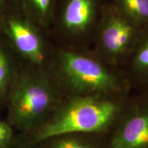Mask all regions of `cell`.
<instances>
[{
    "mask_svg": "<svg viewBox=\"0 0 148 148\" xmlns=\"http://www.w3.org/2000/svg\"><path fill=\"white\" fill-rule=\"evenodd\" d=\"M104 134L63 133L46 138L25 148H106Z\"/></svg>",
    "mask_w": 148,
    "mask_h": 148,
    "instance_id": "obj_9",
    "label": "cell"
},
{
    "mask_svg": "<svg viewBox=\"0 0 148 148\" xmlns=\"http://www.w3.org/2000/svg\"><path fill=\"white\" fill-rule=\"evenodd\" d=\"M130 95L121 97H62L38 128L23 136H16V144L25 148L46 138L63 133L107 134L117 122Z\"/></svg>",
    "mask_w": 148,
    "mask_h": 148,
    "instance_id": "obj_2",
    "label": "cell"
},
{
    "mask_svg": "<svg viewBox=\"0 0 148 148\" xmlns=\"http://www.w3.org/2000/svg\"><path fill=\"white\" fill-rule=\"evenodd\" d=\"M16 132L7 121H0V148H9L15 145Z\"/></svg>",
    "mask_w": 148,
    "mask_h": 148,
    "instance_id": "obj_13",
    "label": "cell"
},
{
    "mask_svg": "<svg viewBox=\"0 0 148 148\" xmlns=\"http://www.w3.org/2000/svg\"><path fill=\"white\" fill-rule=\"evenodd\" d=\"M63 97L47 72L26 67L6 97L8 119L16 136L38 128Z\"/></svg>",
    "mask_w": 148,
    "mask_h": 148,
    "instance_id": "obj_3",
    "label": "cell"
},
{
    "mask_svg": "<svg viewBox=\"0 0 148 148\" xmlns=\"http://www.w3.org/2000/svg\"><path fill=\"white\" fill-rule=\"evenodd\" d=\"M10 77V66L4 53L0 51V104L5 101L8 92V81Z\"/></svg>",
    "mask_w": 148,
    "mask_h": 148,
    "instance_id": "obj_12",
    "label": "cell"
},
{
    "mask_svg": "<svg viewBox=\"0 0 148 148\" xmlns=\"http://www.w3.org/2000/svg\"><path fill=\"white\" fill-rule=\"evenodd\" d=\"M10 28L16 48L28 63L27 67L47 73L57 47L49 49L38 29L27 22L10 21Z\"/></svg>",
    "mask_w": 148,
    "mask_h": 148,
    "instance_id": "obj_7",
    "label": "cell"
},
{
    "mask_svg": "<svg viewBox=\"0 0 148 148\" xmlns=\"http://www.w3.org/2000/svg\"><path fill=\"white\" fill-rule=\"evenodd\" d=\"M127 17L141 27L148 26V0H110Z\"/></svg>",
    "mask_w": 148,
    "mask_h": 148,
    "instance_id": "obj_10",
    "label": "cell"
},
{
    "mask_svg": "<svg viewBox=\"0 0 148 148\" xmlns=\"http://www.w3.org/2000/svg\"><path fill=\"white\" fill-rule=\"evenodd\" d=\"M9 148H21V147H20L19 146H18L17 145H16V144H15V145H12V147H9Z\"/></svg>",
    "mask_w": 148,
    "mask_h": 148,
    "instance_id": "obj_14",
    "label": "cell"
},
{
    "mask_svg": "<svg viewBox=\"0 0 148 148\" xmlns=\"http://www.w3.org/2000/svg\"><path fill=\"white\" fill-rule=\"evenodd\" d=\"M47 74L63 97H121L132 92L121 69L91 49L57 47Z\"/></svg>",
    "mask_w": 148,
    "mask_h": 148,
    "instance_id": "obj_1",
    "label": "cell"
},
{
    "mask_svg": "<svg viewBox=\"0 0 148 148\" xmlns=\"http://www.w3.org/2000/svg\"><path fill=\"white\" fill-rule=\"evenodd\" d=\"M57 0H27L32 17L37 23L46 27L51 23Z\"/></svg>",
    "mask_w": 148,
    "mask_h": 148,
    "instance_id": "obj_11",
    "label": "cell"
},
{
    "mask_svg": "<svg viewBox=\"0 0 148 148\" xmlns=\"http://www.w3.org/2000/svg\"><path fill=\"white\" fill-rule=\"evenodd\" d=\"M106 148H148V93L132 92L112 129Z\"/></svg>",
    "mask_w": 148,
    "mask_h": 148,
    "instance_id": "obj_6",
    "label": "cell"
},
{
    "mask_svg": "<svg viewBox=\"0 0 148 148\" xmlns=\"http://www.w3.org/2000/svg\"><path fill=\"white\" fill-rule=\"evenodd\" d=\"M121 69L132 92L148 93V26Z\"/></svg>",
    "mask_w": 148,
    "mask_h": 148,
    "instance_id": "obj_8",
    "label": "cell"
},
{
    "mask_svg": "<svg viewBox=\"0 0 148 148\" xmlns=\"http://www.w3.org/2000/svg\"><path fill=\"white\" fill-rule=\"evenodd\" d=\"M144 27L127 17L109 0L90 49L107 63L121 69L134 49Z\"/></svg>",
    "mask_w": 148,
    "mask_h": 148,
    "instance_id": "obj_5",
    "label": "cell"
},
{
    "mask_svg": "<svg viewBox=\"0 0 148 148\" xmlns=\"http://www.w3.org/2000/svg\"><path fill=\"white\" fill-rule=\"evenodd\" d=\"M109 0H57L51 21L58 48L89 50Z\"/></svg>",
    "mask_w": 148,
    "mask_h": 148,
    "instance_id": "obj_4",
    "label": "cell"
}]
</instances>
